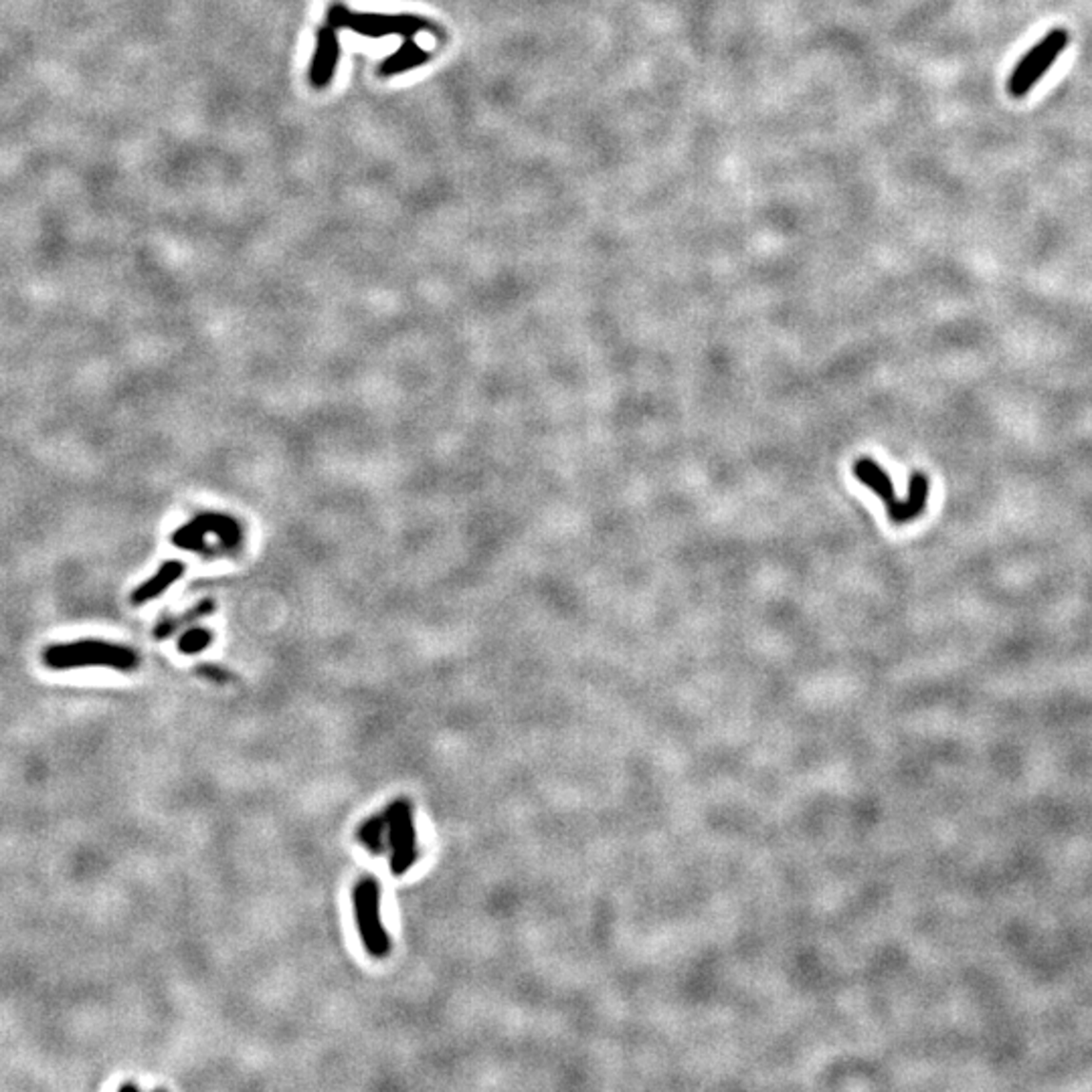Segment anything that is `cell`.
<instances>
[{
	"mask_svg": "<svg viewBox=\"0 0 1092 1092\" xmlns=\"http://www.w3.org/2000/svg\"><path fill=\"white\" fill-rule=\"evenodd\" d=\"M211 641H213V634H211V632L203 630V628H195V630H188V632H185V634L181 635V639H179V650H181L183 653H188V655H190V653H199V652H203L205 648L211 646Z\"/></svg>",
	"mask_w": 1092,
	"mask_h": 1092,
	"instance_id": "cell-12",
	"label": "cell"
},
{
	"mask_svg": "<svg viewBox=\"0 0 1092 1092\" xmlns=\"http://www.w3.org/2000/svg\"><path fill=\"white\" fill-rule=\"evenodd\" d=\"M389 819H391V808L387 806L382 811L375 813L362 822L357 829V840L361 846H364L368 852L380 856L382 852H387L389 844H387V831H389Z\"/></svg>",
	"mask_w": 1092,
	"mask_h": 1092,
	"instance_id": "cell-8",
	"label": "cell"
},
{
	"mask_svg": "<svg viewBox=\"0 0 1092 1092\" xmlns=\"http://www.w3.org/2000/svg\"><path fill=\"white\" fill-rule=\"evenodd\" d=\"M336 61H339V39H336L332 27L320 29L316 53L310 68V79L314 86L324 88L330 84V79L334 77Z\"/></svg>",
	"mask_w": 1092,
	"mask_h": 1092,
	"instance_id": "cell-7",
	"label": "cell"
},
{
	"mask_svg": "<svg viewBox=\"0 0 1092 1092\" xmlns=\"http://www.w3.org/2000/svg\"><path fill=\"white\" fill-rule=\"evenodd\" d=\"M43 662L51 670L104 666L120 672H132L140 664L134 650L100 639H82L73 641V644L51 646L43 652Z\"/></svg>",
	"mask_w": 1092,
	"mask_h": 1092,
	"instance_id": "cell-2",
	"label": "cell"
},
{
	"mask_svg": "<svg viewBox=\"0 0 1092 1092\" xmlns=\"http://www.w3.org/2000/svg\"><path fill=\"white\" fill-rule=\"evenodd\" d=\"M389 808H391V819H389L387 844L391 854V874L405 876L413 868L417 858H419L413 806L409 799L399 797L393 803H389Z\"/></svg>",
	"mask_w": 1092,
	"mask_h": 1092,
	"instance_id": "cell-5",
	"label": "cell"
},
{
	"mask_svg": "<svg viewBox=\"0 0 1092 1092\" xmlns=\"http://www.w3.org/2000/svg\"><path fill=\"white\" fill-rule=\"evenodd\" d=\"M211 609H213L211 603L206 601V603H201V605H197V607H192L190 612L185 614L183 617H170V619L160 621L158 628L154 630L156 639H166V637H170L174 632H179V630L183 628V625L192 623V621H197V619H201V617L211 614Z\"/></svg>",
	"mask_w": 1092,
	"mask_h": 1092,
	"instance_id": "cell-10",
	"label": "cell"
},
{
	"mask_svg": "<svg viewBox=\"0 0 1092 1092\" xmlns=\"http://www.w3.org/2000/svg\"><path fill=\"white\" fill-rule=\"evenodd\" d=\"M854 476L862 481V484L874 490L880 500L887 504L890 522L898 526L917 520L926 506L930 481L925 472H912L907 500H898L888 472L882 468V465H878V461H874L872 458H858L854 461Z\"/></svg>",
	"mask_w": 1092,
	"mask_h": 1092,
	"instance_id": "cell-1",
	"label": "cell"
},
{
	"mask_svg": "<svg viewBox=\"0 0 1092 1092\" xmlns=\"http://www.w3.org/2000/svg\"><path fill=\"white\" fill-rule=\"evenodd\" d=\"M328 21L330 27H350L355 30H361V33L366 35H384V33H403V30H417V29H425V27H415V25H421L423 21H417V19H409V17H399V19H389V17H361V14H352L342 7H334L328 14Z\"/></svg>",
	"mask_w": 1092,
	"mask_h": 1092,
	"instance_id": "cell-6",
	"label": "cell"
},
{
	"mask_svg": "<svg viewBox=\"0 0 1092 1092\" xmlns=\"http://www.w3.org/2000/svg\"><path fill=\"white\" fill-rule=\"evenodd\" d=\"M197 673H199V676H203L205 680L215 682V684H229V682H235V676H233V673H231L229 670L213 666V664L199 666V668H197Z\"/></svg>",
	"mask_w": 1092,
	"mask_h": 1092,
	"instance_id": "cell-13",
	"label": "cell"
},
{
	"mask_svg": "<svg viewBox=\"0 0 1092 1092\" xmlns=\"http://www.w3.org/2000/svg\"><path fill=\"white\" fill-rule=\"evenodd\" d=\"M352 905H355V919L364 951L373 959H384L391 953V937L382 923L380 887L375 876L366 874L359 878L352 890Z\"/></svg>",
	"mask_w": 1092,
	"mask_h": 1092,
	"instance_id": "cell-4",
	"label": "cell"
},
{
	"mask_svg": "<svg viewBox=\"0 0 1092 1092\" xmlns=\"http://www.w3.org/2000/svg\"><path fill=\"white\" fill-rule=\"evenodd\" d=\"M423 61H427V53L419 51L413 43H405L403 49L399 53H395L387 63L382 66L384 75H391L397 71H403L407 68H415V66H421Z\"/></svg>",
	"mask_w": 1092,
	"mask_h": 1092,
	"instance_id": "cell-11",
	"label": "cell"
},
{
	"mask_svg": "<svg viewBox=\"0 0 1092 1092\" xmlns=\"http://www.w3.org/2000/svg\"><path fill=\"white\" fill-rule=\"evenodd\" d=\"M1070 43V33L1064 27H1056L1043 35L1030 51H1025L1022 59L1011 69L1005 89L1014 100H1022L1030 93L1046 73L1052 69L1058 57L1066 51Z\"/></svg>",
	"mask_w": 1092,
	"mask_h": 1092,
	"instance_id": "cell-3",
	"label": "cell"
},
{
	"mask_svg": "<svg viewBox=\"0 0 1092 1092\" xmlns=\"http://www.w3.org/2000/svg\"><path fill=\"white\" fill-rule=\"evenodd\" d=\"M120 1090H122V1092H124V1090H140V1086L134 1084V1082H127V1084H120Z\"/></svg>",
	"mask_w": 1092,
	"mask_h": 1092,
	"instance_id": "cell-14",
	"label": "cell"
},
{
	"mask_svg": "<svg viewBox=\"0 0 1092 1092\" xmlns=\"http://www.w3.org/2000/svg\"><path fill=\"white\" fill-rule=\"evenodd\" d=\"M183 571H185V567H183L181 563H174V560H172V563H166L163 569H160V571L152 576L150 581H146V583H144L142 587H138V589L132 593V603H134V605H142V603H146V601H150V599H154V597H158V595H163L165 589L170 587L176 579H179V576L183 575Z\"/></svg>",
	"mask_w": 1092,
	"mask_h": 1092,
	"instance_id": "cell-9",
	"label": "cell"
}]
</instances>
